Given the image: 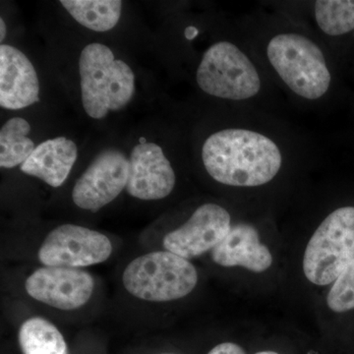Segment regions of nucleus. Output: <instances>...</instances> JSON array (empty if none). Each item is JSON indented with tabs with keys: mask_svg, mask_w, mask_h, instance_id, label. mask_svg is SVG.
Masks as SVG:
<instances>
[{
	"mask_svg": "<svg viewBox=\"0 0 354 354\" xmlns=\"http://www.w3.org/2000/svg\"><path fill=\"white\" fill-rule=\"evenodd\" d=\"M207 172L235 187H255L272 181L283 165L276 142L262 133L230 128L212 134L202 147Z\"/></svg>",
	"mask_w": 354,
	"mask_h": 354,
	"instance_id": "f257e3e1",
	"label": "nucleus"
},
{
	"mask_svg": "<svg viewBox=\"0 0 354 354\" xmlns=\"http://www.w3.org/2000/svg\"><path fill=\"white\" fill-rule=\"evenodd\" d=\"M79 71L83 108L90 118L102 120L109 111H120L131 101L134 73L123 60L115 59L104 44L94 43L84 48Z\"/></svg>",
	"mask_w": 354,
	"mask_h": 354,
	"instance_id": "f03ea898",
	"label": "nucleus"
},
{
	"mask_svg": "<svg viewBox=\"0 0 354 354\" xmlns=\"http://www.w3.org/2000/svg\"><path fill=\"white\" fill-rule=\"evenodd\" d=\"M267 57L281 80L300 97L314 101L329 90L332 76L323 51L307 37L277 35L268 44Z\"/></svg>",
	"mask_w": 354,
	"mask_h": 354,
	"instance_id": "7ed1b4c3",
	"label": "nucleus"
},
{
	"mask_svg": "<svg viewBox=\"0 0 354 354\" xmlns=\"http://www.w3.org/2000/svg\"><path fill=\"white\" fill-rule=\"evenodd\" d=\"M122 281L133 297L167 302L192 292L198 274L187 259L169 251H157L133 260L123 272Z\"/></svg>",
	"mask_w": 354,
	"mask_h": 354,
	"instance_id": "20e7f679",
	"label": "nucleus"
},
{
	"mask_svg": "<svg viewBox=\"0 0 354 354\" xmlns=\"http://www.w3.org/2000/svg\"><path fill=\"white\" fill-rule=\"evenodd\" d=\"M354 258V207L335 209L315 230L305 249L304 272L317 286L334 283Z\"/></svg>",
	"mask_w": 354,
	"mask_h": 354,
	"instance_id": "39448f33",
	"label": "nucleus"
},
{
	"mask_svg": "<svg viewBox=\"0 0 354 354\" xmlns=\"http://www.w3.org/2000/svg\"><path fill=\"white\" fill-rule=\"evenodd\" d=\"M196 80L206 94L232 101L251 99L261 88L255 65L230 41L209 46L198 67Z\"/></svg>",
	"mask_w": 354,
	"mask_h": 354,
	"instance_id": "423d86ee",
	"label": "nucleus"
},
{
	"mask_svg": "<svg viewBox=\"0 0 354 354\" xmlns=\"http://www.w3.org/2000/svg\"><path fill=\"white\" fill-rule=\"evenodd\" d=\"M113 245L106 235L76 225H60L44 239L39 259L46 267L77 268L109 259Z\"/></svg>",
	"mask_w": 354,
	"mask_h": 354,
	"instance_id": "0eeeda50",
	"label": "nucleus"
},
{
	"mask_svg": "<svg viewBox=\"0 0 354 354\" xmlns=\"http://www.w3.org/2000/svg\"><path fill=\"white\" fill-rule=\"evenodd\" d=\"M129 160L118 149H106L94 158L77 180L72 199L77 207L97 212L127 188Z\"/></svg>",
	"mask_w": 354,
	"mask_h": 354,
	"instance_id": "6e6552de",
	"label": "nucleus"
},
{
	"mask_svg": "<svg viewBox=\"0 0 354 354\" xmlns=\"http://www.w3.org/2000/svg\"><path fill=\"white\" fill-rule=\"evenodd\" d=\"M230 228L232 216L227 209L208 203L200 206L183 225L165 235L164 247L184 259H192L213 250Z\"/></svg>",
	"mask_w": 354,
	"mask_h": 354,
	"instance_id": "1a4fd4ad",
	"label": "nucleus"
},
{
	"mask_svg": "<svg viewBox=\"0 0 354 354\" xmlns=\"http://www.w3.org/2000/svg\"><path fill=\"white\" fill-rule=\"evenodd\" d=\"M25 288L28 295L39 302L60 310H75L92 297L94 281L82 270L44 267L32 272Z\"/></svg>",
	"mask_w": 354,
	"mask_h": 354,
	"instance_id": "9d476101",
	"label": "nucleus"
},
{
	"mask_svg": "<svg viewBox=\"0 0 354 354\" xmlns=\"http://www.w3.org/2000/svg\"><path fill=\"white\" fill-rule=\"evenodd\" d=\"M176 177L164 151L155 143L138 144L129 158L127 193L145 201L169 196L176 186Z\"/></svg>",
	"mask_w": 354,
	"mask_h": 354,
	"instance_id": "9b49d317",
	"label": "nucleus"
},
{
	"mask_svg": "<svg viewBox=\"0 0 354 354\" xmlns=\"http://www.w3.org/2000/svg\"><path fill=\"white\" fill-rule=\"evenodd\" d=\"M39 82L29 58L12 46H0V106L27 108L39 102Z\"/></svg>",
	"mask_w": 354,
	"mask_h": 354,
	"instance_id": "f8f14e48",
	"label": "nucleus"
},
{
	"mask_svg": "<svg viewBox=\"0 0 354 354\" xmlns=\"http://www.w3.org/2000/svg\"><path fill=\"white\" fill-rule=\"evenodd\" d=\"M212 258L221 267H243L249 271H267L272 264L269 248L261 243L258 230L252 225L239 223L212 250Z\"/></svg>",
	"mask_w": 354,
	"mask_h": 354,
	"instance_id": "ddd939ff",
	"label": "nucleus"
},
{
	"mask_svg": "<svg viewBox=\"0 0 354 354\" xmlns=\"http://www.w3.org/2000/svg\"><path fill=\"white\" fill-rule=\"evenodd\" d=\"M78 156L76 144L66 137L46 140L21 165L28 176L38 177L51 187H59L68 177Z\"/></svg>",
	"mask_w": 354,
	"mask_h": 354,
	"instance_id": "4468645a",
	"label": "nucleus"
},
{
	"mask_svg": "<svg viewBox=\"0 0 354 354\" xmlns=\"http://www.w3.org/2000/svg\"><path fill=\"white\" fill-rule=\"evenodd\" d=\"M60 3L79 24L95 32L113 29L122 11L120 0H62Z\"/></svg>",
	"mask_w": 354,
	"mask_h": 354,
	"instance_id": "2eb2a0df",
	"label": "nucleus"
},
{
	"mask_svg": "<svg viewBox=\"0 0 354 354\" xmlns=\"http://www.w3.org/2000/svg\"><path fill=\"white\" fill-rule=\"evenodd\" d=\"M19 344L23 354H67L64 335L44 318H31L22 324Z\"/></svg>",
	"mask_w": 354,
	"mask_h": 354,
	"instance_id": "dca6fc26",
	"label": "nucleus"
},
{
	"mask_svg": "<svg viewBox=\"0 0 354 354\" xmlns=\"http://www.w3.org/2000/svg\"><path fill=\"white\" fill-rule=\"evenodd\" d=\"M29 122L22 118L7 121L0 130V167L12 169L22 165L34 152L36 146L28 137Z\"/></svg>",
	"mask_w": 354,
	"mask_h": 354,
	"instance_id": "f3484780",
	"label": "nucleus"
},
{
	"mask_svg": "<svg viewBox=\"0 0 354 354\" xmlns=\"http://www.w3.org/2000/svg\"><path fill=\"white\" fill-rule=\"evenodd\" d=\"M319 28L329 36H342L354 29V0H320L315 2Z\"/></svg>",
	"mask_w": 354,
	"mask_h": 354,
	"instance_id": "a211bd4d",
	"label": "nucleus"
},
{
	"mask_svg": "<svg viewBox=\"0 0 354 354\" xmlns=\"http://www.w3.org/2000/svg\"><path fill=\"white\" fill-rule=\"evenodd\" d=\"M327 304L337 313L354 309V258L335 279L328 293Z\"/></svg>",
	"mask_w": 354,
	"mask_h": 354,
	"instance_id": "6ab92c4d",
	"label": "nucleus"
},
{
	"mask_svg": "<svg viewBox=\"0 0 354 354\" xmlns=\"http://www.w3.org/2000/svg\"><path fill=\"white\" fill-rule=\"evenodd\" d=\"M208 354H246L244 349L234 342H223L215 346Z\"/></svg>",
	"mask_w": 354,
	"mask_h": 354,
	"instance_id": "aec40b11",
	"label": "nucleus"
},
{
	"mask_svg": "<svg viewBox=\"0 0 354 354\" xmlns=\"http://www.w3.org/2000/svg\"><path fill=\"white\" fill-rule=\"evenodd\" d=\"M6 22H4V20L0 19V41H3L4 38H6Z\"/></svg>",
	"mask_w": 354,
	"mask_h": 354,
	"instance_id": "412c9836",
	"label": "nucleus"
},
{
	"mask_svg": "<svg viewBox=\"0 0 354 354\" xmlns=\"http://www.w3.org/2000/svg\"><path fill=\"white\" fill-rule=\"evenodd\" d=\"M197 35V30H195L194 28L189 27V29H187L186 31V37L188 39H193Z\"/></svg>",
	"mask_w": 354,
	"mask_h": 354,
	"instance_id": "4be33fe9",
	"label": "nucleus"
},
{
	"mask_svg": "<svg viewBox=\"0 0 354 354\" xmlns=\"http://www.w3.org/2000/svg\"><path fill=\"white\" fill-rule=\"evenodd\" d=\"M255 354H279V353H274V351H260V353H257Z\"/></svg>",
	"mask_w": 354,
	"mask_h": 354,
	"instance_id": "5701e85b",
	"label": "nucleus"
},
{
	"mask_svg": "<svg viewBox=\"0 0 354 354\" xmlns=\"http://www.w3.org/2000/svg\"><path fill=\"white\" fill-rule=\"evenodd\" d=\"M160 354H174V353H160Z\"/></svg>",
	"mask_w": 354,
	"mask_h": 354,
	"instance_id": "b1692460",
	"label": "nucleus"
}]
</instances>
